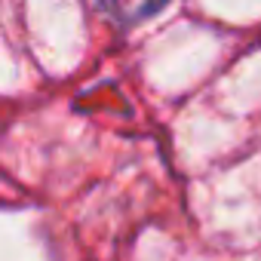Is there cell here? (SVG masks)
<instances>
[{
    "label": "cell",
    "instance_id": "1",
    "mask_svg": "<svg viewBox=\"0 0 261 261\" xmlns=\"http://www.w3.org/2000/svg\"><path fill=\"white\" fill-rule=\"evenodd\" d=\"M98 4L120 22H142L166 7V0H98Z\"/></svg>",
    "mask_w": 261,
    "mask_h": 261
}]
</instances>
